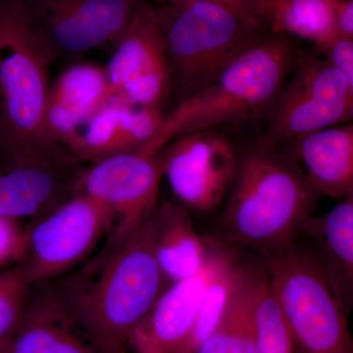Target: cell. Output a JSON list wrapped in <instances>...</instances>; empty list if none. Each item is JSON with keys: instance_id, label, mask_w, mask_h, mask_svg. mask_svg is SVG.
I'll return each mask as SVG.
<instances>
[{"instance_id": "1", "label": "cell", "mask_w": 353, "mask_h": 353, "mask_svg": "<svg viewBox=\"0 0 353 353\" xmlns=\"http://www.w3.org/2000/svg\"><path fill=\"white\" fill-rule=\"evenodd\" d=\"M155 211V210H154ZM154 212L122 240L51 284L76 328L97 353H128L130 336L163 292L154 252Z\"/></svg>"}, {"instance_id": "2", "label": "cell", "mask_w": 353, "mask_h": 353, "mask_svg": "<svg viewBox=\"0 0 353 353\" xmlns=\"http://www.w3.org/2000/svg\"><path fill=\"white\" fill-rule=\"evenodd\" d=\"M319 194L290 154L261 139L240 148L238 167L210 238L262 257L290 248Z\"/></svg>"}, {"instance_id": "3", "label": "cell", "mask_w": 353, "mask_h": 353, "mask_svg": "<svg viewBox=\"0 0 353 353\" xmlns=\"http://www.w3.org/2000/svg\"><path fill=\"white\" fill-rule=\"evenodd\" d=\"M299 55L290 37L265 32L212 82L165 113L153 154L181 134L267 118Z\"/></svg>"}, {"instance_id": "4", "label": "cell", "mask_w": 353, "mask_h": 353, "mask_svg": "<svg viewBox=\"0 0 353 353\" xmlns=\"http://www.w3.org/2000/svg\"><path fill=\"white\" fill-rule=\"evenodd\" d=\"M54 61L22 0H0V155L44 148L41 124Z\"/></svg>"}, {"instance_id": "5", "label": "cell", "mask_w": 353, "mask_h": 353, "mask_svg": "<svg viewBox=\"0 0 353 353\" xmlns=\"http://www.w3.org/2000/svg\"><path fill=\"white\" fill-rule=\"evenodd\" d=\"M176 102L205 88L265 32L229 7L211 1L154 7Z\"/></svg>"}, {"instance_id": "6", "label": "cell", "mask_w": 353, "mask_h": 353, "mask_svg": "<svg viewBox=\"0 0 353 353\" xmlns=\"http://www.w3.org/2000/svg\"><path fill=\"white\" fill-rule=\"evenodd\" d=\"M294 353H353L348 315L334 299L312 250L294 243L263 259Z\"/></svg>"}, {"instance_id": "7", "label": "cell", "mask_w": 353, "mask_h": 353, "mask_svg": "<svg viewBox=\"0 0 353 353\" xmlns=\"http://www.w3.org/2000/svg\"><path fill=\"white\" fill-rule=\"evenodd\" d=\"M112 227L108 211L80 190L26 227L18 264L30 285L52 282L83 263Z\"/></svg>"}, {"instance_id": "8", "label": "cell", "mask_w": 353, "mask_h": 353, "mask_svg": "<svg viewBox=\"0 0 353 353\" xmlns=\"http://www.w3.org/2000/svg\"><path fill=\"white\" fill-rule=\"evenodd\" d=\"M353 85L324 57L301 53L267 116L261 139L280 145L303 134L352 123Z\"/></svg>"}, {"instance_id": "9", "label": "cell", "mask_w": 353, "mask_h": 353, "mask_svg": "<svg viewBox=\"0 0 353 353\" xmlns=\"http://www.w3.org/2000/svg\"><path fill=\"white\" fill-rule=\"evenodd\" d=\"M217 129L181 134L158 152L176 201L197 212L220 208L238 167L240 146Z\"/></svg>"}, {"instance_id": "10", "label": "cell", "mask_w": 353, "mask_h": 353, "mask_svg": "<svg viewBox=\"0 0 353 353\" xmlns=\"http://www.w3.org/2000/svg\"><path fill=\"white\" fill-rule=\"evenodd\" d=\"M53 60L112 48L145 0H22Z\"/></svg>"}, {"instance_id": "11", "label": "cell", "mask_w": 353, "mask_h": 353, "mask_svg": "<svg viewBox=\"0 0 353 353\" xmlns=\"http://www.w3.org/2000/svg\"><path fill=\"white\" fill-rule=\"evenodd\" d=\"M162 178L159 153H124L85 165L80 190L112 217L108 238L122 240L152 217Z\"/></svg>"}, {"instance_id": "12", "label": "cell", "mask_w": 353, "mask_h": 353, "mask_svg": "<svg viewBox=\"0 0 353 353\" xmlns=\"http://www.w3.org/2000/svg\"><path fill=\"white\" fill-rule=\"evenodd\" d=\"M85 164L67 148L48 145L0 163V216L34 220L80 192Z\"/></svg>"}, {"instance_id": "13", "label": "cell", "mask_w": 353, "mask_h": 353, "mask_svg": "<svg viewBox=\"0 0 353 353\" xmlns=\"http://www.w3.org/2000/svg\"><path fill=\"white\" fill-rule=\"evenodd\" d=\"M113 95L132 105L164 112L172 78L154 7L143 3L114 44L106 66Z\"/></svg>"}, {"instance_id": "14", "label": "cell", "mask_w": 353, "mask_h": 353, "mask_svg": "<svg viewBox=\"0 0 353 353\" xmlns=\"http://www.w3.org/2000/svg\"><path fill=\"white\" fill-rule=\"evenodd\" d=\"M234 248L210 238V252L203 268L162 292L132 332L129 347L136 353H183L203 290Z\"/></svg>"}, {"instance_id": "15", "label": "cell", "mask_w": 353, "mask_h": 353, "mask_svg": "<svg viewBox=\"0 0 353 353\" xmlns=\"http://www.w3.org/2000/svg\"><path fill=\"white\" fill-rule=\"evenodd\" d=\"M113 97L104 67L75 62L51 80L41 124V143L67 148Z\"/></svg>"}, {"instance_id": "16", "label": "cell", "mask_w": 353, "mask_h": 353, "mask_svg": "<svg viewBox=\"0 0 353 353\" xmlns=\"http://www.w3.org/2000/svg\"><path fill=\"white\" fill-rule=\"evenodd\" d=\"M165 113L111 97L67 148L82 163L124 153L153 154Z\"/></svg>"}, {"instance_id": "17", "label": "cell", "mask_w": 353, "mask_h": 353, "mask_svg": "<svg viewBox=\"0 0 353 353\" xmlns=\"http://www.w3.org/2000/svg\"><path fill=\"white\" fill-rule=\"evenodd\" d=\"M0 353H97L65 312L50 282L32 285L22 317Z\"/></svg>"}, {"instance_id": "18", "label": "cell", "mask_w": 353, "mask_h": 353, "mask_svg": "<svg viewBox=\"0 0 353 353\" xmlns=\"http://www.w3.org/2000/svg\"><path fill=\"white\" fill-rule=\"evenodd\" d=\"M290 153L320 196L353 194V125L326 128L289 141Z\"/></svg>"}, {"instance_id": "19", "label": "cell", "mask_w": 353, "mask_h": 353, "mask_svg": "<svg viewBox=\"0 0 353 353\" xmlns=\"http://www.w3.org/2000/svg\"><path fill=\"white\" fill-rule=\"evenodd\" d=\"M299 236L314 243L312 252L330 289L350 314L353 305V194L341 199L326 214L309 218Z\"/></svg>"}, {"instance_id": "20", "label": "cell", "mask_w": 353, "mask_h": 353, "mask_svg": "<svg viewBox=\"0 0 353 353\" xmlns=\"http://www.w3.org/2000/svg\"><path fill=\"white\" fill-rule=\"evenodd\" d=\"M153 245L160 270L172 284L199 273L210 252V238L197 234L188 209L174 201L155 208Z\"/></svg>"}, {"instance_id": "21", "label": "cell", "mask_w": 353, "mask_h": 353, "mask_svg": "<svg viewBox=\"0 0 353 353\" xmlns=\"http://www.w3.org/2000/svg\"><path fill=\"white\" fill-rule=\"evenodd\" d=\"M264 32L305 39L320 50L336 37L333 0H250Z\"/></svg>"}, {"instance_id": "22", "label": "cell", "mask_w": 353, "mask_h": 353, "mask_svg": "<svg viewBox=\"0 0 353 353\" xmlns=\"http://www.w3.org/2000/svg\"><path fill=\"white\" fill-rule=\"evenodd\" d=\"M254 266L245 265L243 277L220 322L194 353H259L252 311Z\"/></svg>"}, {"instance_id": "23", "label": "cell", "mask_w": 353, "mask_h": 353, "mask_svg": "<svg viewBox=\"0 0 353 353\" xmlns=\"http://www.w3.org/2000/svg\"><path fill=\"white\" fill-rule=\"evenodd\" d=\"M245 265L241 262L234 248L225 259L203 290L196 321L183 353H194L202 341L212 333L226 310L245 274Z\"/></svg>"}, {"instance_id": "24", "label": "cell", "mask_w": 353, "mask_h": 353, "mask_svg": "<svg viewBox=\"0 0 353 353\" xmlns=\"http://www.w3.org/2000/svg\"><path fill=\"white\" fill-rule=\"evenodd\" d=\"M252 324L259 353H294L284 316L269 284L264 263L255 265L252 282Z\"/></svg>"}, {"instance_id": "25", "label": "cell", "mask_w": 353, "mask_h": 353, "mask_svg": "<svg viewBox=\"0 0 353 353\" xmlns=\"http://www.w3.org/2000/svg\"><path fill=\"white\" fill-rule=\"evenodd\" d=\"M30 288L20 264L0 272V352L22 317Z\"/></svg>"}, {"instance_id": "26", "label": "cell", "mask_w": 353, "mask_h": 353, "mask_svg": "<svg viewBox=\"0 0 353 353\" xmlns=\"http://www.w3.org/2000/svg\"><path fill=\"white\" fill-rule=\"evenodd\" d=\"M26 227L0 216V272L20 263L24 255Z\"/></svg>"}, {"instance_id": "27", "label": "cell", "mask_w": 353, "mask_h": 353, "mask_svg": "<svg viewBox=\"0 0 353 353\" xmlns=\"http://www.w3.org/2000/svg\"><path fill=\"white\" fill-rule=\"evenodd\" d=\"M317 53L323 55L353 85V39L336 36Z\"/></svg>"}, {"instance_id": "28", "label": "cell", "mask_w": 353, "mask_h": 353, "mask_svg": "<svg viewBox=\"0 0 353 353\" xmlns=\"http://www.w3.org/2000/svg\"><path fill=\"white\" fill-rule=\"evenodd\" d=\"M336 36L353 39V0H333Z\"/></svg>"}, {"instance_id": "29", "label": "cell", "mask_w": 353, "mask_h": 353, "mask_svg": "<svg viewBox=\"0 0 353 353\" xmlns=\"http://www.w3.org/2000/svg\"><path fill=\"white\" fill-rule=\"evenodd\" d=\"M162 4H181L187 3L192 1H211L216 3L222 4V6L229 7L234 12L240 14L241 17L245 18L248 22L257 26L261 29V27L257 24L256 21L252 17V11H250V0H161Z\"/></svg>"}]
</instances>
